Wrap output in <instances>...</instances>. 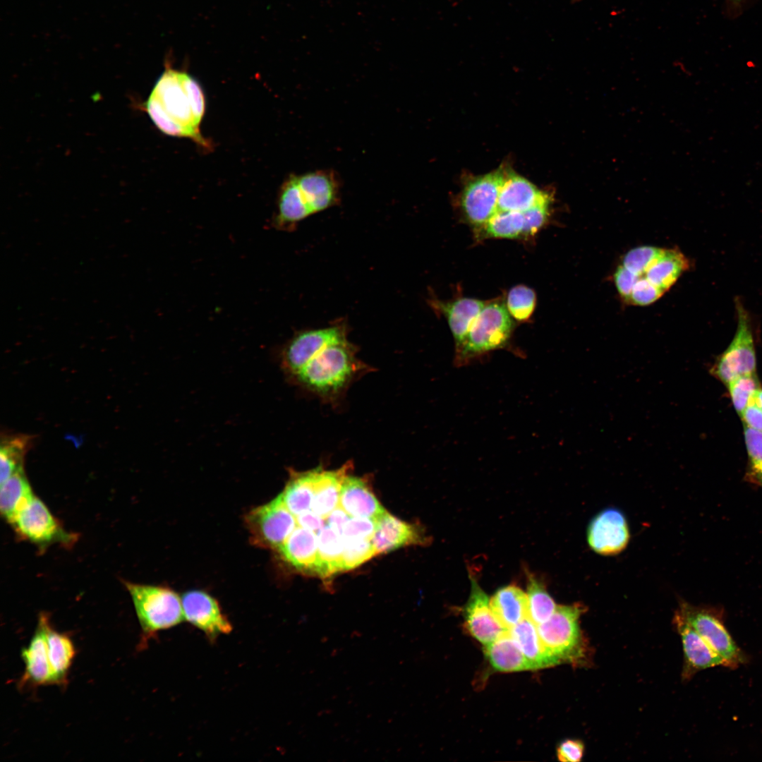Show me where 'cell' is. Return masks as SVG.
<instances>
[{
	"instance_id": "1",
	"label": "cell",
	"mask_w": 762,
	"mask_h": 762,
	"mask_svg": "<svg viewBox=\"0 0 762 762\" xmlns=\"http://www.w3.org/2000/svg\"><path fill=\"white\" fill-rule=\"evenodd\" d=\"M155 125L166 135L187 138L210 148L200 133L205 99L199 83L186 72L167 67L145 104Z\"/></svg>"
},
{
	"instance_id": "2",
	"label": "cell",
	"mask_w": 762,
	"mask_h": 762,
	"mask_svg": "<svg viewBox=\"0 0 762 762\" xmlns=\"http://www.w3.org/2000/svg\"><path fill=\"white\" fill-rule=\"evenodd\" d=\"M341 180L332 169L291 174L283 182L277 199L273 226L293 230L302 220L339 203Z\"/></svg>"
},
{
	"instance_id": "3",
	"label": "cell",
	"mask_w": 762,
	"mask_h": 762,
	"mask_svg": "<svg viewBox=\"0 0 762 762\" xmlns=\"http://www.w3.org/2000/svg\"><path fill=\"white\" fill-rule=\"evenodd\" d=\"M365 369L366 365L356 357V347L345 338L320 350L294 378L317 395L333 399Z\"/></svg>"
},
{
	"instance_id": "4",
	"label": "cell",
	"mask_w": 762,
	"mask_h": 762,
	"mask_svg": "<svg viewBox=\"0 0 762 762\" xmlns=\"http://www.w3.org/2000/svg\"><path fill=\"white\" fill-rule=\"evenodd\" d=\"M123 583L131 597L141 628L140 649L146 648L157 632L183 621L181 598L172 589L128 581Z\"/></svg>"
},
{
	"instance_id": "5",
	"label": "cell",
	"mask_w": 762,
	"mask_h": 762,
	"mask_svg": "<svg viewBox=\"0 0 762 762\" xmlns=\"http://www.w3.org/2000/svg\"><path fill=\"white\" fill-rule=\"evenodd\" d=\"M584 610L581 604L557 605L547 621L537 625L544 647L559 664L584 661L586 644L579 627Z\"/></svg>"
},
{
	"instance_id": "6",
	"label": "cell",
	"mask_w": 762,
	"mask_h": 762,
	"mask_svg": "<svg viewBox=\"0 0 762 762\" xmlns=\"http://www.w3.org/2000/svg\"><path fill=\"white\" fill-rule=\"evenodd\" d=\"M513 329L510 314L500 303L485 304L457 349V361L463 363L480 353L502 347Z\"/></svg>"
},
{
	"instance_id": "7",
	"label": "cell",
	"mask_w": 762,
	"mask_h": 762,
	"mask_svg": "<svg viewBox=\"0 0 762 762\" xmlns=\"http://www.w3.org/2000/svg\"><path fill=\"white\" fill-rule=\"evenodd\" d=\"M737 318L735 334L711 369L725 385L743 375L756 374V352L752 318L742 300L734 298Z\"/></svg>"
},
{
	"instance_id": "8",
	"label": "cell",
	"mask_w": 762,
	"mask_h": 762,
	"mask_svg": "<svg viewBox=\"0 0 762 762\" xmlns=\"http://www.w3.org/2000/svg\"><path fill=\"white\" fill-rule=\"evenodd\" d=\"M17 536L42 551L54 544L71 547L78 536L67 532L46 504L37 496L10 524Z\"/></svg>"
},
{
	"instance_id": "9",
	"label": "cell",
	"mask_w": 762,
	"mask_h": 762,
	"mask_svg": "<svg viewBox=\"0 0 762 762\" xmlns=\"http://www.w3.org/2000/svg\"><path fill=\"white\" fill-rule=\"evenodd\" d=\"M245 523L255 545L277 551L298 526L296 516L286 507L280 495L250 510L245 517Z\"/></svg>"
},
{
	"instance_id": "10",
	"label": "cell",
	"mask_w": 762,
	"mask_h": 762,
	"mask_svg": "<svg viewBox=\"0 0 762 762\" xmlns=\"http://www.w3.org/2000/svg\"><path fill=\"white\" fill-rule=\"evenodd\" d=\"M677 611L727 662L729 667L734 668L744 663V655L724 624L721 610L682 601Z\"/></svg>"
},
{
	"instance_id": "11",
	"label": "cell",
	"mask_w": 762,
	"mask_h": 762,
	"mask_svg": "<svg viewBox=\"0 0 762 762\" xmlns=\"http://www.w3.org/2000/svg\"><path fill=\"white\" fill-rule=\"evenodd\" d=\"M507 170L494 171L475 177L465 186L461 195V207L468 222L483 226L497 212L499 195Z\"/></svg>"
},
{
	"instance_id": "12",
	"label": "cell",
	"mask_w": 762,
	"mask_h": 762,
	"mask_svg": "<svg viewBox=\"0 0 762 762\" xmlns=\"http://www.w3.org/2000/svg\"><path fill=\"white\" fill-rule=\"evenodd\" d=\"M345 338L346 328L339 325L297 333L282 351V368L294 378L320 350Z\"/></svg>"
},
{
	"instance_id": "13",
	"label": "cell",
	"mask_w": 762,
	"mask_h": 762,
	"mask_svg": "<svg viewBox=\"0 0 762 762\" xmlns=\"http://www.w3.org/2000/svg\"><path fill=\"white\" fill-rule=\"evenodd\" d=\"M181 601L184 619L202 631L210 641L231 632V623L211 595L192 590L183 595Z\"/></svg>"
},
{
	"instance_id": "14",
	"label": "cell",
	"mask_w": 762,
	"mask_h": 762,
	"mask_svg": "<svg viewBox=\"0 0 762 762\" xmlns=\"http://www.w3.org/2000/svg\"><path fill=\"white\" fill-rule=\"evenodd\" d=\"M471 591L463 608L464 625L478 641L487 645L507 631L495 615L487 594L470 574Z\"/></svg>"
},
{
	"instance_id": "15",
	"label": "cell",
	"mask_w": 762,
	"mask_h": 762,
	"mask_svg": "<svg viewBox=\"0 0 762 762\" xmlns=\"http://www.w3.org/2000/svg\"><path fill=\"white\" fill-rule=\"evenodd\" d=\"M629 531L624 515L618 509L609 508L598 513L590 522L587 540L591 548L603 555L621 552L627 545Z\"/></svg>"
},
{
	"instance_id": "16",
	"label": "cell",
	"mask_w": 762,
	"mask_h": 762,
	"mask_svg": "<svg viewBox=\"0 0 762 762\" xmlns=\"http://www.w3.org/2000/svg\"><path fill=\"white\" fill-rule=\"evenodd\" d=\"M49 622V615L46 612L40 613L34 634L28 646L21 651L25 670L18 682L19 689L53 684L47 641V627Z\"/></svg>"
},
{
	"instance_id": "17",
	"label": "cell",
	"mask_w": 762,
	"mask_h": 762,
	"mask_svg": "<svg viewBox=\"0 0 762 762\" xmlns=\"http://www.w3.org/2000/svg\"><path fill=\"white\" fill-rule=\"evenodd\" d=\"M675 627L681 637L684 651L682 677L688 679L696 672L716 666L728 667L727 662L718 654L699 634L676 610L673 618Z\"/></svg>"
},
{
	"instance_id": "18",
	"label": "cell",
	"mask_w": 762,
	"mask_h": 762,
	"mask_svg": "<svg viewBox=\"0 0 762 762\" xmlns=\"http://www.w3.org/2000/svg\"><path fill=\"white\" fill-rule=\"evenodd\" d=\"M375 521L372 538L375 555L387 553L408 545H423L428 542L418 525L404 521L387 512Z\"/></svg>"
},
{
	"instance_id": "19",
	"label": "cell",
	"mask_w": 762,
	"mask_h": 762,
	"mask_svg": "<svg viewBox=\"0 0 762 762\" xmlns=\"http://www.w3.org/2000/svg\"><path fill=\"white\" fill-rule=\"evenodd\" d=\"M339 506L353 518L377 519L387 512L374 495L368 480L351 475L343 483Z\"/></svg>"
},
{
	"instance_id": "20",
	"label": "cell",
	"mask_w": 762,
	"mask_h": 762,
	"mask_svg": "<svg viewBox=\"0 0 762 762\" xmlns=\"http://www.w3.org/2000/svg\"><path fill=\"white\" fill-rule=\"evenodd\" d=\"M549 200L551 198L548 193L538 189L524 177L507 171L500 189L497 212H523Z\"/></svg>"
},
{
	"instance_id": "21",
	"label": "cell",
	"mask_w": 762,
	"mask_h": 762,
	"mask_svg": "<svg viewBox=\"0 0 762 762\" xmlns=\"http://www.w3.org/2000/svg\"><path fill=\"white\" fill-rule=\"evenodd\" d=\"M278 552L296 570L316 574L318 536L315 532L297 526Z\"/></svg>"
},
{
	"instance_id": "22",
	"label": "cell",
	"mask_w": 762,
	"mask_h": 762,
	"mask_svg": "<svg viewBox=\"0 0 762 762\" xmlns=\"http://www.w3.org/2000/svg\"><path fill=\"white\" fill-rule=\"evenodd\" d=\"M353 469V464L346 462L336 470L318 467L315 495L311 509L325 519L339 505L341 487Z\"/></svg>"
},
{
	"instance_id": "23",
	"label": "cell",
	"mask_w": 762,
	"mask_h": 762,
	"mask_svg": "<svg viewBox=\"0 0 762 762\" xmlns=\"http://www.w3.org/2000/svg\"><path fill=\"white\" fill-rule=\"evenodd\" d=\"M485 655L491 666L503 672L532 670V666L509 630L484 646Z\"/></svg>"
},
{
	"instance_id": "24",
	"label": "cell",
	"mask_w": 762,
	"mask_h": 762,
	"mask_svg": "<svg viewBox=\"0 0 762 762\" xmlns=\"http://www.w3.org/2000/svg\"><path fill=\"white\" fill-rule=\"evenodd\" d=\"M509 631L528 659L533 670H538L558 665L544 647L538 633L537 626L526 617Z\"/></svg>"
},
{
	"instance_id": "25",
	"label": "cell",
	"mask_w": 762,
	"mask_h": 762,
	"mask_svg": "<svg viewBox=\"0 0 762 762\" xmlns=\"http://www.w3.org/2000/svg\"><path fill=\"white\" fill-rule=\"evenodd\" d=\"M47 641L53 684L65 688L75 655L73 642L68 634L55 630L50 622L47 627Z\"/></svg>"
},
{
	"instance_id": "26",
	"label": "cell",
	"mask_w": 762,
	"mask_h": 762,
	"mask_svg": "<svg viewBox=\"0 0 762 762\" xmlns=\"http://www.w3.org/2000/svg\"><path fill=\"white\" fill-rule=\"evenodd\" d=\"M689 259L679 250L663 249L661 253L642 274L664 293L689 268Z\"/></svg>"
},
{
	"instance_id": "27",
	"label": "cell",
	"mask_w": 762,
	"mask_h": 762,
	"mask_svg": "<svg viewBox=\"0 0 762 762\" xmlns=\"http://www.w3.org/2000/svg\"><path fill=\"white\" fill-rule=\"evenodd\" d=\"M490 603L495 615L507 629L528 617L526 593L515 585L499 588Z\"/></svg>"
},
{
	"instance_id": "28",
	"label": "cell",
	"mask_w": 762,
	"mask_h": 762,
	"mask_svg": "<svg viewBox=\"0 0 762 762\" xmlns=\"http://www.w3.org/2000/svg\"><path fill=\"white\" fill-rule=\"evenodd\" d=\"M317 473L318 468L303 472L290 470L289 480L279 495L294 516L311 509Z\"/></svg>"
},
{
	"instance_id": "29",
	"label": "cell",
	"mask_w": 762,
	"mask_h": 762,
	"mask_svg": "<svg viewBox=\"0 0 762 762\" xmlns=\"http://www.w3.org/2000/svg\"><path fill=\"white\" fill-rule=\"evenodd\" d=\"M485 305V302L482 301L469 298L436 304L447 318L457 349L464 341L470 328Z\"/></svg>"
},
{
	"instance_id": "30",
	"label": "cell",
	"mask_w": 762,
	"mask_h": 762,
	"mask_svg": "<svg viewBox=\"0 0 762 762\" xmlns=\"http://www.w3.org/2000/svg\"><path fill=\"white\" fill-rule=\"evenodd\" d=\"M35 496L24 471L16 472L1 484V516L11 524Z\"/></svg>"
},
{
	"instance_id": "31",
	"label": "cell",
	"mask_w": 762,
	"mask_h": 762,
	"mask_svg": "<svg viewBox=\"0 0 762 762\" xmlns=\"http://www.w3.org/2000/svg\"><path fill=\"white\" fill-rule=\"evenodd\" d=\"M318 564L316 574L331 577L343 571L344 540L342 536L328 525L318 533Z\"/></svg>"
},
{
	"instance_id": "32",
	"label": "cell",
	"mask_w": 762,
	"mask_h": 762,
	"mask_svg": "<svg viewBox=\"0 0 762 762\" xmlns=\"http://www.w3.org/2000/svg\"><path fill=\"white\" fill-rule=\"evenodd\" d=\"M526 577L528 617L537 626L552 616L557 605L540 580L528 572Z\"/></svg>"
},
{
	"instance_id": "33",
	"label": "cell",
	"mask_w": 762,
	"mask_h": 762,
	"mask_svg": "<svg viewBox=\"0 0 762 762\" xmlns=\"http://www.w3.org/2000/svg\"><path fill=\"white\" fill-rule=\"evenodd\" d=\"M29 442L27 435L12 436L2 440L0 449L1 484L16 472L23 470V459Z\"/></svg>"
},
{
	"instance_id": "34",
	"label": "cell",
	"mask_w": 762,
	"mask_h": 762,
	"mask_svg": "<svg viewBox=\"0 0 762 762\" xmlns=\"http://www.w3.org/2000/svg\"><path fill=\"white\" fill-rule=\"evenodd\" d=\"M523 212H497L483 226L485 236L492 238H514L523 234Z\"/></svg>"
},
{
	"instance_id": "35",
	"label": "cell",
	"mask_w": 762,
	"mask_h": 762,
	"mask_svg": "<svg viewBox=\"0 0 762 762\" xmlns=\"http://www.w3.org/2000/svg\"><path fill=\"white\" fill-rule=\"evenodd\" d=\"M744 435L748 454L746 478L762 487V432L744 424Z\"/></svg>"
},
{
	"instance_id": "36",
	"label": "cell",
	"mask_w": 762,
	"mask_h": 762,
	"mask_svg": "<svg viewBox=\"0 0 762 762\" xmlns=\"http://www.w3.org/2000/svg\"><path fill=\"white\" fill-rule=\"evenodd\" d=\"M343 571L353 569L376 555L371 538H343Z\"/></svg>"
},
{
	"instance_id": "37",
	"label": "cell",
	"mask_w": 762,
	"mask_h": 762,
	"mask_svg": "<svg viewBox=\"0 0 762 762\" xmlns=\"http://www.w3.org/2000/svg\"><path fill=\"white\" fill-rule=\"evenodd\" d=\"M536 306V294L526 286L512 288L507 295V308L509 314L518 320H527Z\"/></svg>"
},
{
	"instance_id": "38",
	"label": "cell",
	"mask_w": 762,
	"mask_h": 762,
	"mask_svg": "<svg viewBox=\"0 0 762 762\" xmlns=\"http://www.w3.org/2000/svg\"><path fill=\"white\" fill-rule=\"evenodd\" d=\"M727 385L733 406L739 416L748 405L753 394L761 387L756 374L739 376Z\"/></svg>"
},
{
	"instance_id": "39",
	"label": "cell",
	"mask_w": 762,
	"mask_h": 762,
	"mask_svg": "<svg viewBox=\"0 0 762 762\" xmlns=\"http://www.w3.org/2000/svg\"><path fill=\"white\" fill-rule=\"evenodd\" d=\"M663 249L653 246H641L629 251L623 258L622 265L635 274H643Z\"/></svg>"
},
{
	"instance_id": "40",
	"label": "cell",
	"mask_w": 762,
	"mask_h": 762,
	"mask_svg": "<svg viewBox=\"0 0 762 762\" xmlns=\"http://www.w3.org/2000/svg\"><path fill=\"white\" fill-rule=\"evenodd\" d=\"M664 292L651 283L643 277H639V279L634 285L629 298L628 299L634 305L646 306L650 305L658 299Z\"/></svg>"
},
{
	"instance_id": "41",
	"label": "cell",
	"mask_w": 762,
	"mask_h": 762,
	"mask_svg": "<svg viewBox=\"0 0 762 762\" xmlns=\"http://www.w3.org/2000/svg\"><path fill=\"white\" fill-rule=\"evenodd\" d=\"M551 200L538 203L523 212L524 230L522 235H533L545 224L549 214Z\"/></svg>"
},
{
	"instance_id": "42",
	"label": "cell",
	"mask_w": 762,
	"mask_h": 762,
	"mask_svg": "<svg viewBox=\"0 0 762 762\" xmlns=\"http://www.w3.org/2000/svg\"><path fill=\"white\" fill-rule=\"evenodd\" d=\"M376 519L353 518L346 523L343 531V538H373L375 529Z\"/></svg>"
},
{
	"instance_id": "43",
	"label": "cell",
	"mask_w": 762,
	"mask_h": 762,
	"mask_svg": "<svg viewBox=\"0 0 762 762\" xmlns=\"http://www.w3.org/2000/svg\"><path fill=\"white\" fill-rule=\"evenodd\" d=\"M584 744L578 739H566L557 748V756L560 761L579 762L583 756Z\"/></svg>"
},
{
	"instance_id": "44",
	"label": "cell",
	"mask_w": 762,
	"mask_h": 762,
	"mask_svg": "<svg viewBox=\"0 0 762 762\" xmlns=\"http://www.w3.org/2000/svg\"><path fill=\"white\" fill-rule=\"evenodd\" d=\"M638 279V275L625 268L622 265L617 267L615 274V286L620 295L627 301Z\"/></svg>"
},
{
	"instance_id": "45",
	"label": "cell",
	"mask_w": 762,
	"mask_h": 762,
	"mask_svg": "<svg viewBox=\"0 0 762 762\" xmlns=\"http://www.w3.org/2000/svg\"><path fill=\"white\" fill-rule=\"evenodd\" d=\"M740 416L744 425L762 432V411L751 398Z\"/></svg>"
},
{
	"instance_id": "46",
	"label": "cell",
	"mask_w": 762,
	"mask_h": 762,
	"mask_svg": "<svg viewBox=\"0 0 762 762\" xmlns=\"http://www.w3.org/2000/svg\"><path fill=\"white\" fill-rule=\"evenodd\" d=\"M296 517L298 526L313 532L320 531L325 526V519L310 509Z\"/></svg>"
},
{
	"instance_id": "47",
	"label": "cell",
	"mask_w": 762,
	"mask_h": 762,
	"mask_svg": "<svg viewBox=\"0 0 762 762\" xmlns=\"http://www.w3.org/2000/svg\"><path fill=\"white\" fill-rule=\"evenodd\" d=\"M325 519L329 527L341 535L344 527L349 519V515L339 505Z\"/></svg>"
},
{
	"instance_id": "48",
	"label": "cell",
	"mask_w": 762,
	"mask_h": 762,
	"mask_svg": "<svg viewBox=\"0 0 762 762\" xmlns=\"http://www.w3.org/2000/svg\"><path fill=\"white\" fill-rule=\"evenodd\" d=\"M751 399L762 411V388L758 389L751 397Z\"/></svg>"
},
{
	"instance_id": "49",
	"label": "cell",
	"mask_w": 762,
	"mask_h": 762,
	"mask_svg": "<svg viewBox=\"0 0 762 762\" xmlns=\"http://www.w3.org/2000/svg\"><path fill=\"white\" fill-rule=\"evenodd\" d=\"M737 1H739V0H737Z\"/></svg>"
}]
</instances>
